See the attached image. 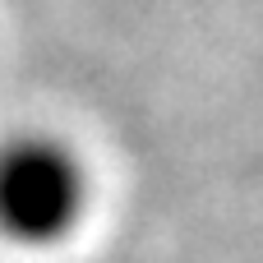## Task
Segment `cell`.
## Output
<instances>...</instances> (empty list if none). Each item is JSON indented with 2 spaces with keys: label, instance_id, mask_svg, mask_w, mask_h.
<instances>
[{
  "label": "cell",
  "instance_id": "obj_1",
  "mask_svg": "<svg viewBox=\"0 0 263 263\" xmlns=\"http://www.w3.org/2000/svg\"><path fill=\"white\" fill-rule=\"evenodd\" d=\"M88 166L55 134L0 143V236L9 245H60L88 217Z\"/></svg>",
  "mask_w": 263,
  "mask_h": 263
}]
</instances>
